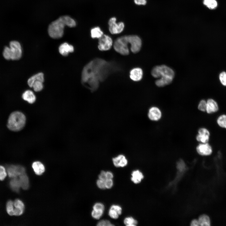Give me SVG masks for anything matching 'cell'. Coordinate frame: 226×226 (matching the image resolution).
<instances>
[{
	"mask_svg": "<svg viewBox=\"0 0 226 226\" xmlns=\"http://www.w3.org/2000/svg\"><path fill=\"white\" fill-rule=\"evenodd\" d=\"M115 65L100 58H96L87 64L83 70L81 79L83 85L94 91L111 73L116 70Z\"/></svg>",
	"mask_w": 226,
	"mask_h": 226,
	"instance_id": "obj_1",
	"label": "cell"
},
{
	"mask_svg": "<svg viewBox=\"0 0 226 226\" xmlns=\"http://www.w3.org/2000/svg\"><path fill=\"white\" fill-rule=\"evenodd\" d=\"M148 117L151 121H157L162 118V113L161 109L156 106H153L148 109Z\"/></svg>",
	"mask_w": 226,
	"mask_h": 226,
	"instance_id": "obj_9",
	"label": "cell"
},
{
	"mask_svg": "<svg viewBox=\"0 0 226 226\" xmlns=\"http://www.w3.org/2000/svg\"><path fill=\"white\" fill-rule=\"evenodd\" d=\"M207 101L206 112L209 114L217 112L219 109L217 102L214 100L209 99Z\"/></svg>",
	"mask_w": 226,
	"mask_h": 226,
	"instance_id": "obj_15",
	"label": "cell"
},
{
	"mask_svg": "<svg viewBox=\"0 0 226 226\" xmlns=\"http://www.w3.org/2000/svg\"><path fill=\"white\" fill-rule=\"evenodd\" d=\"M207 108V101L204 100H201L199 102L197 108L198 110L202 112H206Z\"/></svg>",
	"mask_w": 226,
	"mask_h": 226,
	"instance_id": "obj_34",
	"label": "cell"
},
{
	"mask_svg": "<svg viewBox=\"0 0 226 226\" xmlns=\"http://www.w3.org/2000/svg\"><path fill=\"white\" fill-rule=\"evenodd\" d=\"M22 98L29 103L32 104L35 101L36 97L34 93L30 90L25 91L22 95Z\"/></svg>",
	"mask_w": 226,
	"mask_h": 226,
	"instance_id": "obj_21",
	"label": "cell"
},
{
	"mask_svg": "<svg viewBox=\"0 0 226 226\" xmlns=\"http://www.w3.org/2000/svg\"><path fill=\"white\" fill-rule=\"evenodd\" d=\"M152 76L155 78L161 77L160 72L159 66H157L154 67L151 71Z\"/></svg>",
	"mask_w": 226,
	"mask_h": 226,
	"instance_id": "obj_36",
	"label": "cell"
},
{
	"mask_svg": "<svg viewBox=\"0 0 226 226\" xmlns=\"http://www.w3.org/2000/svg\"><path fill=\"white\" fill-rule=\"evenodd\" d=\"M63 17L66 25L71 27L76 26V24L75 21L71 18L68 16H63Z\"/></svg>",
	"mask_w": 226,
	"mask_h": 226,
	"instance_id": "obj_32",
	"label": "cell"
},
{
	"mask_svg": "<svg viewBox=\"0 0 226 226\" xmlns=\"http://www.w3.org/2000/svg\"><path fill=\"white\" fill-rule=\"evenodd\" d=\"M66 23L63 16H61L57 20L52 22L48 28L50 36L54 39L62 37L63 34L64 29Z\"/></svg>",
	"mask_w": 226,
	"mask_h": 226,
	"instance_id": "obj_3",
	"label": "cell"
},
{
	"mask_svg": "<svg viewBox=\"0 0 226 226\" xmlns=\"http://www.w3.org/2000/svg\"><path fill=\"white\" fill-rule=\"evenodd\" d=\"M210 136L209 130L205 127L199 128L197 131V134L196 136V140L200 143H208Z\"/></svg>",
	"mask_w": 226,
	"mask_h": 226,
	"instance_id": "obj_11",
	"label": "cell"
},
{
	"mask_svg": "<svg viewBox=\"0 0 226 226\" xmlns=\"http://www.w3.org/2000/svg\"><path fill=\"white\" fill-rule=\"evenodd\" d=\"M6 170L8 176L11 178L18 177L25 173V169L20 165H11L8 166Z\"/></svg>",
	"mask_w": 226,
	"mask_h": 226,
	"instance_id": "obj_6",
	"label": "cell"
},
{
	"mask_svg": "<svg viewBox=\"0 0 226 226\" xmlns=\"http://www.w3.org/2000/svg\"><path fill=\"white\" fill-rule=\"evenodd\" d=\"M91 34L92 38L99 39L103 35V33L99 27H97L91 30Z\"/></svg>",
	"mask_w": 226,
	"mask_h": 226,
	"instance_id": "obj_27",
	"label": "cell"
},
{
	"mask_svg": "<svg viewBox=\"0 0 226 226\" xmlns=\"http://www.w3.org/2000/svg\"><path fill=\"white\" fill-rule=\"evenodd\" d=\"M114 165L117 167H124L128 163V161L126 157L123 154H120L112 159Z\"/></svg>",
	"mask_w": 226,
	"mask_h": 226,
	"instance_id": "obj_14",
	"label": "cell"
},
{
	"mask_svg": "<svg viewBox=\"0 0 226 226\" xmlns=\"http://www.w3.org/2000/svg\"><path fill=\"white\" fill-rule=\"evenodd\" d=\"M99 39L98 48L100 50L106 51L110 49L113 44V41L110 37L103 35Z\"/></svg>",
	"mask_w": 226,
	"mask_h": 226,
	"instance_id": "obj_8",
	"label": "cell"
},
{
	"mask_svg": "<svg viewBox=\"0 0 226 226\" xmlns=\"http://www.w3.org/2000/svg\"><path fill=\"white\" fill-rule=\"evenodd\" d=\"M196 150L198 154L203 156L210 155L213 152L212 147L208 143H200L196 146Z\"/></svg>",
	"mask_w": 226,
	"mask_h": 226,
	"instance_id": "obj_10",
	"label": "cell"
},
{
	"mask_svg": "<svg viewBox=\"0 0 226 226\" xmlns=\"http://www.w3.org/2000/svg\"><path fill=\"white\" fill-rule=\"evenodd\" d=\"M131 175V180L135 184L139 183L143 178L142 173L138 170L133 171Z\"/></svg>",
	"mask_w": 226,
	"mask_h": 226,
	"instance_id": "obj_25",
	"label": "cell"
},
{
	"mask_svg": "<svg viewBox=\"0 0 226 226\" xmlns=\"http://www.w3.org/2000/svg\"><path fill=\"white\" fill-rule=\"evenodd\" d=\"M109 30L110 33L113 34H118L123 30L124 24L123 23L116 22V19L115 17L110 18L108 22Z\"/></svg>",
	"mask_w": 226,
	"mask_h": 226,
	"instance_id": "obj_7",
	"label": "cell"
},
{
	"mask_svg": "<svg viewBox=\"0 0 226 226\" xmlns=\"http://www.w3.org/2000/svg\"><path fill=\"white\" fill-rule=\"evenodd\" d=\"M7 175L6 169L4 166L0 165V180H3Z\"/></svg>",
	"mask_w": 226,
	"mask_h": 226,
	"instance_id": "obj_37",
	"label": "cell"
},
{
	"mask_svg": "<svg viewBox=\"0 0 226 226\" xmlns=\"http://www.w3.org/2000/svg\"><path fill=\"white\" fill-rule=\"evenodd\" d=\"M11 60L19 59L22 55V49L20 44L16 41H12L9 44Z\"/></svg>",
	"mask_w": 226,
	"mask_h": 226,
	"instance_id": "obj_5",
	"label": "cell"
},
{
	"mask_svg": "<svg viewBox=\"0 0 226 226\" xmlns=\"http://www.w3.org/2000/svg\"><path fill=\"white\" fill-rule=\"evenodd\" d=\"M191 225L193 226H199L198 219H195L192 220L191 223Z\"/></svg>",
	"mask_w": 226,
	"mask_h": 226,
	"instance_id": "obj_49",
	"label": "cell"
},
{
	"mask_svg": "<svg viewBox=\"0 0 226 226\" xmlns=\"http://www.w3.org/2000/svg\"><path fill=\"white\" fill-rule=\"evenodd\" d=\"M217 122L220 127L226 129V115L220 116L217 119Z\"/></svg>",
	"mask_w": 226,
	"mask_h": 226,
	"instance_id": "obj_28",
	"label": "cell"
},
{
	"mask_svg": "<svg viewBox=\"0 0 226 226\" xmlns=\"http://www.w3.org/2000/svg\"><path fill=\"white\" fill-rule=\"evenodd\" d=\"M124 223L127 226H135L137 224V221L131 217L126 218L124 220Z\"/></svg>",
	"mask_w": 226,
	"mask_h": 226,
	"instance_id": "obj_30",
	"label": "cell"
},
{
	"mask_svg": "<svg viewBox=\"0 0 226 226\" xmlns=\"http://www.w3.org/2000/svg\"><path fill=\"white\" fill-rule=\"evenodd\" d=\"M135 3L138 5H144L146 4V0H134Z\"/></svg>",
	"mask_w": 226,
	"mask_h": 226,
	"instance_id": "obj_47",
	"label": "cell"
},
{
	"mask_svg": "<svg viewBox=\"0 0 226 226\" xmlns=\"http://www.w3.org/2000/svg\"><path fill=\"white\" fill-rule=\"evenodd\" d=\"M173 79L168 77L162 76L160 79L156 81L155 84L157 86L159 87H164L170 83Z\"/></svg>",
	"mask_w": 226,
	"mask_h": 226,
	"instance_id": "obj_24",
	"label": "cell"
},
{
	"mask_svg": "<svg viewBox=\"0 0 226 226\" xmlns=\"http://www.w3.org/2000/svg\"><path fill=\"white\" fill-rule=\"evenodd\" d=\"M21 187L24 190L28 189L30 186V182L28 176L25 173L18 177Z\"/></svg>",
	"mask_w": 226,
	"mask_h": 226,
	"instance_id": "obj_20",
	"label": "cell"
},
{
	"mask_svg": "<svg viewBox=\"0 0 226 226\" xmlns=\"http://www.w3.org/2000/svg\"><path fill=\"white\" fill-rule=\"evenodd\" d=\"M219 78L222 84L223 85L226 86V73L223 72L221 73Z\"/></svg>",
	"mask_w": 226,
	"mask_h": 226,
	"instance_id": "obj_40",
	"label": "cell"
},
{
	"mask_svg": "<svg viewBox=\"0 0 226 226\" xmlns=\"http://www.w3.org/2000/svg\"><path fill=\"white\" fill-rule=\"evenodd\" d=\"M203 4L210 9H215L217 6V3L215 0H204Z\"/></svg>",
	"mask_w": 226,
	"mask_h": 226,
	"instance_id": "obj_31",
	"label": "cell"
},
{
	"mask_svg": "<svg viewBox=\"0 0 226 226\" xmlns=\"http://www.w3.org/2000/svg\"><path fill=\"white\" fill-rule=\"evenodd\" d=\"M159 69L161 77L165 76L174 78L175 73L170 67L165 65H162L159 66Z\"/></svg>",
	"mask_w": 226,
	"mask_h": 226,
	"instance_id": "obj_18",
	"label": "cell"
},
{
	"mask_svg": "<svg viewBox=\"0 0 226 226\" xmlns=\"http://www.w3.org/2000/svg\"><path fill=\"white\" fill-rule=\"evenodd\" d=\"M43 82L40 81H36L33 83L32 87L34 90L36 92H39L41 91L43 87Z\"/></svg>",
	"mask_w": 226,
	"mask_h": 226,
	"instance_id": "obj_33",
	"label": "cell"
},
{
	"mask_svg": "<svg viewBox=\"0 0 226 226\" xmlns=\"http://www.w3.org/2000/svg\"><path fill=\"white\" fill-rule=\"evenodd\" d=\"M36 81H40L43 82L44 75L43 73H39L30 77L28 80V84L30 87H32L34 83Z\"/></svg>",
	"mask_w": 226,
	"mask_h": 226,
	"instance_id": "obj_23",
	"label": "cell"
},
{
	"mask_svg": "<svg viewBox=\"0 0 226 226\" xmlns=\"http://www.w3.org/2000/svg\"><path fill=\"white\" fill-rule=\"evenodd\" d=\"M74 50L73 46L66 42L62 44L59 47V53L64 56H67L69 53L73 52Z\"/></svg>",
	"mask_w": 226,
	"mask_h": 226,
	"instance_id": "obj_16",
	"label": "cell"
},
{
	"mask_svg": "<svg viewBox=\"0 0 226 226\" xmlns=\"http://www.w3.org/2000/svg\"><path fill=\"white\" fill-rule=\"evenodd\" d=\"M110 208L114 209L116 211L119 215H121L122 212V208L119 206L113 205L111 206Z\"/></svg>",
	"mask_w": 226,
	"mask_h": 226,
	"instance_id": "obj_45",
	"label": "cell"
},
{
	"mask_svg": "<svg viewBox=\"0 0 226 226\" xmlns=\"http://www.w3.org/2000/svg\"><path fill=\"white\" fill-rule=\"evenodd\" d=\"M24 115L19 111H15L9 115L7 122L8 128L10 130L16 132L20 131L24 127L26 123Z\"/></svg>",
	"mask_w": 226,
	"mask_h": 226,
	"instance_id": "obj_2",
	"label": "cell"
},
{
	"mask_svg": "<svg viewBox=\"0 0 226 226\" xmlns=\"http://www.w3.org/2000/svg\"><path fill=\"white\" fill-rule=\"evenodd\" d=\"M99 179L105 180L106 179V172L104 170L102 171L99 175Z\"/></svg>",
	"mask_w": 226,
	"mask_h": 226,
	"instance_id": "obj_46",
	"label": "cell"
},
{
	"mask_svg": "<svg viewBox=\"0 0 226 226\" xmlns=\"http://www.w3.org/2000/svg\"><path fill=\"white\" fill-rule=\"evenodd\" d=\"M13 215L19 216L22 214L25 209L23 202L19 199H16L13 201Z\"/></svg>",
	"mask_w": 226,
	"mask_h": 226,
	"instance_id": "obj_13",
	"label": "cell"
},
{
	"mask_svg": "<svg viewBox=\"0 0 226 226\" xmlns=\"http://www.w3.org/2000/svg\"><path fill=\"white\" fill-rule=\"evenodd\" d=\"M9 184L11 189L14 192H18L21 188L18 177L12 178Z\"/></svg>",
	"mask_w": 226,
	"mask_h": 226,
	"instance_id": "obj_22",
	"label": "cell"
},
{
	"mask_svg": "<svg viewBox=\"0 0 226 226\" xmlns=\"http://www.w3.org/2000/svg\"><path fill=\"white\" fill-rule=\"evenodd\" d=\"M106 188H111L113 185V181L112 179H106L105 180Z\"/></svg>",
	"mask_w": 226,
	"mask_h": 226,
	"instance_id": "obj_44",
	"label": "cell"
},
{
	"mask_svg": "<svg viewBox=\"0 0 226 226\" xmlns=\"http://www.w3.org/2000/svg\"><path fill=\"white\" fill-rule=\"evenodd\" d=\"M143 76V71L140 68H135L131 70L130 73L131 79L135 81L140 80Z\"/></svg>",
	"mask_w": 226,
	"mask_h": 226,
	"instance_id": "obj_17",
	"label": "cell"
},
{
	"mask_svg": "<svg viewBox=\"0 0 226 226\" xmlns=\"http://www.w3.org/2000/svg\"><path fill=\"white\" fill-rule=\"evenodd\" d=\"M6 209L7 213L9 215L13 216V201L10 200L8 201L6 205Z\"/></svg>",
	"mask_w": 226,
	"mask_h": 226,
	"instance_id": "obj_29",
	"label": "cell"
},
{
	"mask_svg": "<svg viewBox=\"0 0 226 226\" xmlns=\"http://www.w3.org/2000/svg\"><path fill=\"white\" fill-rule=\"evenodd\" d=\"M93 209L104 211L105 207L103 204L100 203H96L93 207Z\"/></svg>",
	"mask_w": 226,
	"mask_h": 226,
	"instance_id": "obj_43",
	"label": "cell"
},
{
	"mask_svg": "<svg viewBox=\"0 0 226 226\" xmlns=\"http://www.w3.org/2000/svg\"><path fill=\"white\" fill-rule=\"evenodd\" d=\"M97 185L98 187L101 189H105L106 188L105 180L100 179L98 180L97 181Z\"/></svg>",
	"mask_w": 226,
	"mask_h": 226,
	"instance_id": "obj_42",
	"label": "cell"
},
{
	"mask_svg": "<svg viewBox=\"0 0 226 226\" xmlns=\"http://www.w3.org/2000/svg\"><path fill=\"white\" fill-rule=\"evenodd\" d=\"M199 226H209L211 225V221L210 217L207 215L204 214L200 216L198 219Z\"/></svg>",
	"mask_w": 226,
	"mask_h": 226,
	"instance_id": "obj_26",
	"label": "cell"
},
{
	"mask_svg": "<svg viewBox=\"0 0 226 226\" xmlns=\"http://www.w3.org/2000/svg\"><path fill=\"white\" fill-rule=\"evenodd\" d=\"M97 225L98 226H111L114 225L108 220H102L98 223Z\"/></svg>",
	"mask_w": 226,
	"mask_h": 226,
	"instance_id": "obj_41",
	"label": "cell"
},
{
	"mask_svg": "<svg viewBox=\"0 0 226 226\" xmlns=\"http://www.w3.org/2000/svg\"><path fill=\"white\" fill-rule=\"evenodd\" d=\"M104 211L93 209L91 213L92 217L96 219H99L102 216Z\"/></svg>",
	"mask_w": 226,
	"mask_h": 226,
	"instance_id": "obj_35",
	"label": "cell"
},
{
	"mask_svg": "<svg viewBox=\"0 0 226 226\" xmlns=\"http://www.w3.org/2000/svg\"><path fill=\"white\" fill-rule=\"evenodd\" d=\"M106 179H112L113 177V174L110 171L106 172Z\"/></svg>",
	"mask_w": 226,
	"mask_h": 226,
	"instance_id": "obj_48",
	"label": "cell"
},
{
	"mask_svg": "<svg viewBox=\"0 0 226 226\" xmlns=\"http://www.w3.org/2000/svg\"><path fill=\"white\" fill-rule=\"evenodd\" d=\"M129 45L130 46V35L122 36L117 38L114 42L113 46L116 52L122 55H126L129 53Z\"/></svg>",
	"mask_w": 226,
	"mask_h": 226,
	"instance_id": "obj_4",
	"label": "cell"
},
{
	"mask_svg": "<svg viewBox=\"0 0 226 226\" xmlns=\"http://www.w3.org/2000/svg\"><path fill=\"white\" fill-rule=\"evenodd\" d=\"M130 48L131 51L134 53L138 52L142 46V41L138 36L130 35Z\"/></svg>",
	"mask_w": 226,
	"mask_h": 226,
	"instance_id": "obj_12",
	"label": "cell"
},
{
	"mask_svg": "<svg viewBox=\"0 0 226 226\" xmlns=\"http://www.w3.org/2000/svg\"><path fill=\"white\" fill-rule=\"evenodd\" d=\"M3 55L4 57L6 60L11 59L9 47L6 46L4 48L3 52Z\"/></svg>",
	"mask_w": 226,
	"mask_h": 226,
	"instance_id": "obj_38",
	"label": "cell"
},
{
	"mask_svg": "<svg viewBox=\"0 0 226 226\" xmlns=\"http://www.w3.org/2000/svg\"><path fill=\"white\" fill-rule=\"evenodd\" d=\"M32 166L34 172L37 175H41L45 171L44 165L40 161H36L34 162Z\"/></svg>",
	"mask_w": 226,
	"mask_h": 226,
	"instance_id": "obj_19",
	"label": "cell"
},
{
	"mask_svg": "<svg viewBox=\"0 0 226 226\" xmlns=\"http://www.w3.org/2000/svg\"><path fill=\"white\" fill-rule=\"evenodd\" d=\"M108 214L111 218L115 219H117L119 215L116 211L111 208L109 210Z\"/></svg>",
	"mask_w": 226,
	"mask_h": 226,
	"instance_id": "obj_39",
	"label": "cell"
}]
</instances>
